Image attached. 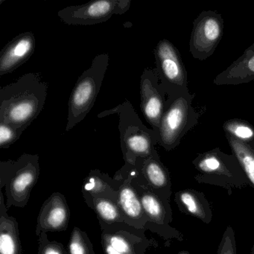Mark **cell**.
Wrapping results in <instances>:
<instances>
[{"label":"cell","instance_id":"cell-20","mask_svg":"<svg viewBox=\"0 0 254 254\" xmlns=\"http://www.w3.org/2000/svg\"><path fill=\"white\" fill-rule=\"evenodd\" d=\"M22 254L18 222L8 215L5 197L0 191V254Z\"/></svg>","mask_w":254,"mask_h":254},{"label":"cell","instance_id":"cell-13","mask_svg":"<svg viewBox=\"0 0 254 254\" xmlns=\"http://www.w3.org/2000/svg\"><path fill=\"white\" fill-rule=\"evenodd\" d=\"M122 133V146L126 164L136 166L138 160H145L154 152V145L158 143V134L148 130L144 125L128 126Z\"/></svg>","mask_w":254,"mask_h":254},{"label":"cell","instance_id":"cell-11","mask_svg":"<svg viewBox=\"0 0 254 254\" xmlns=\"http://www.w3.org/2000/svg\"><path fill=\"white\" fill-rule=\"evenodd\" d=\"M135 166L125 165L116 175L123 178L118 191L117 204L121 210L126 224L138 230L146 231L148 218L144 212L139 195L132 185L136 175Z\"/></svg>","mask_w":254,"mask_h":254},{"label":"cell","instance_id":"cell-2","mask_svg":"<svg viewBox=\"0 0 254 254\" xmlns=\"http://www.w3.org/2000/svg\"><path fill=\"white\" fill-rule=\"evenodd\" d=\"M192 164L197 172L194 180L199 184L222 187L229 194L233 189L249 185L235 156L223 152L219 148L197 154Z\"/></svg>","mask_w":254,"mask_h":254},{"label":"cell","instance_id":"cell-14","mask_svg":"<svg viewBox=\"0 0 254 254\" xmlns=\"http://www.w3.org/2000/svg\"><path fill=\"white\" fill-rule=\"evenodd\" d=\"M70 210L62 193H53L41 206L37 218V237L41 233L65 231L69 226Z\"/></svg>","mask_w":254,"mask_h":254},{"label":"cell","instance_id":"cell-26","mask_svg":"<svg viewBox=\"0 0 254 254\" xmlns=\"http://www.w3.org/2000/svg\"><path fill=\"white\" fill-rule=\"evenodd\" d=\"M26 127L14 128L8 125L0 123V148H8L20 138Z\"/></svg>","mask_w":254,"mask_h":254},{"label":"cell","instance_id":"cell-25","mask_svg":"<svg viewBox=\"0 0 254 254\" xmlns=\"http://www.w3.org/2000/svg\"><path fill=\"white\" fill-rule=\"evenodd\" d=\"M38 254H69L63 244L56 241H50L47 233H41L38 238Z\"/></svg>","mask_w":254,"mask_h":254},{"label":"cell","instance_id":"cell-17","mask_svg":"<svg viewBox=\"0 0 254 254\" xmlns=\"http://www.w3.org/2000/svg\"><path fill=\"white\" fill-rule=\"evenodd\" d=\"M123 181L121 177L111 178L98 169L90 171L81 188L84 201L88 206L95 197L109 199L117 203L119 189Z\"/></svg>","mask_w":254,"mask_h":254},{"label":"cell","instance_id":"cell-1","mask_svg":"<svg viewBox=\"0 0 254 254\" xmlns=\"http://www.w3.org/2000/svg\"><path fill=\"white\" fill-rule=\"evenodd\" d=\"M48 84L35 73L20 77L0 90V123L14 128L27 127L44 108Z\"/></svg>","mask_w":254,"mask_h":254},{"label":"cell","instance_id":"cell-21","mask_svg":"<svg viewBox=\"0 0 254 254\" xmlns=\"http://www.w3.org/2000/svg\"><path fill=\"white\" fill-rule=\"evenodd\" d=\"M232 154L235 156L243 170L249 185L254 189V143H245L224 133Z\"/></svg>","mask_w":254,"mask_h":254},{"label":"cell","instance_id":"cell-23","mask_svg":"<svg viewBox=\"0 0 254 254\" xmlns=\"http://www.w3.org/2000/svg\"><path fill=\"white\" fill-rule=\"evenodd\" d=\"M224 133L230 135L235 139L245 142L254 143V126L241 119H231L223 124Z\"/></svg>","mask_w":254,"mask_h":254},{"label":"cell","instance_id":"cell-9","mask_svg":"<svg viewBox=\"0 0 254 254\" xmlns=\"http://www.w3.org/2000/svg\"><path fill=\"white\" fill-rule=\"evenodd\" d=\"M224 34V20L215 11H202L193 23L190 52L197 60L204 61L213 55Z\"/></svg>","mask_w":254,"mask_h":254},{"label":"cell","instance_id":"cell-28","mask_svg":"<svg viewBox=\"0 0 254 254\" xmlns=\"http://www.w3.org/2000/svg\"><path fill=\"white\" fill-rule=\"evenodd\" d=\"M178 254H190V252L187 251H181V252L178 253Z\"/></svg>","mask_w":254,"mask_h":254},{"label":"cell","instance_id":"cell-19","mask_svg":"<svg viewBox=\"0 0 254 254\" xmlns=\"http://www.w3.org/2000/svg\"><path fill=\"white\" fill-rule=\"evenodd\" d=\"M175 201L183 213L197 218L204 224L212 221V207L203 192L193 189H184L175 193Z\"/></svg>","mask_w":254,"mask_h":254},{"label":"cell","instance_id":"cell-7","mask_svg":"<svg viewBox=\"0 0 254 254\" xmlns=\"http://www.w3.org/2000/svg\"><path fill=\"white\" fill-rule=\"evenodd\" d=\"M99 224L104 254H145L150 248L158 247L157 241L145 236V231L127 224Z\"/></svg>","mask_w":254,"mask_h":254},{"label":"cell","instance_id":"cell-8","mask_svg":"<svg viewBox=\"0 0 254 254\" xmlns=\"http://www.w3.org/2000/svg\"><path fill=\"white\" fill-rule=\"evenodd\" d=\"M154 55L156 69L166 95L189 90L188 73L177 47L168 40H161Z\"/></svg>","mask_w":254,"mask_h":254},{"label":"cell","instance_id":"cell-12","mask_svg":"<svg viewBox=\"0 0 254 254\" xmlns=\"http://www.w3.org/2000/svg\"><path fill=\"white\" fill-rule=\"evenodd\" d=\"M166 96L167 95L160 84L157 69L145 70L141 78V111L157 134L164 112Z\"/></svg>","mask_w":254,"mask_h":254},{"label":"cell","instance_id":"cell-16","mask_svg":"<svg viewBox=\"0 0 254 254\" xmlns=\"http://www.w3.org/2000/svg\"><path fill=\"white\" fill-rule=\"evenodd\" d=\"M35 38L32 32L17 35L0 53V75L10 73L27 62L35 52Z\"/></svg>","mask_w":254,"mask_h":254},{"label":"cell","instance_id":"cell-4","mask_svg":"<svg viewBox=\"0 0 254 254\" xmlns=\"http://www.w3.org/2000/svg\"><path fill=\"white\" fill-rule=\"evenodd\" d=\"M158 132V144L166 151L175 149L198 123L200 114L192 106L194 95L190 90L167 96Z\"/></svg>","mask_w":254,"mask_h":254},{"label":"cell","instance_id":"cell-24","mask_svg":"<svg viewBox=\"0 0 254 254\" xmlns=\"http://www.w3.org/2000/svg\"><path fill=\"white\" fill-rule=\"evenodd\" d=\"M69 254H96L93 244L85 232L75 227L68 244Z\"/></svg>","mask_w":254,"mask_h":254},{"label":"cell","instance_id":"cell-5","mask_svg":"<svg viewBox=\"0 0 254 254\" xmlns=\"http://www.w3.org/2000/svg\"><path fill=\"white\" fill-rule=\"evenodd\" d=\"M108 63V54L96 56L92 62L91 66L84 71L78 78L69 98L66 131L84 120L93 108L102 87Z\"/></svg>","mask_w":254,"mask_h":254},{"label":"cell","instance_id":"cell-29","mask_svg":"<svg viewBox=\"0 0 254 254\" xmlns=\"http://www.w3.org/2000/svg\"><path fill=\"white\" fill-rule=\"evenodd\" d=\"M251 254H254V245H253L252 249H251Z\"/></svg>","mask_w":254,"mask_h":254},{"label":"cell","instance_id":"cell-10","mask_svg":"<svg viewBox=\"0 0 254 254\" xmlns=\"http://www.w3.org/2000/svg\"><path fill=\"white\" fill-rule=\"evenodd\" d=\"M130 0H98L84 5L68 6L58 15L67 25L89 26L109 20L114 14H125L130 8Z\"/></svg>","mask_w":254,"mask_h":254},{"label":"cell","instance_id":"cell-6","mask_svg":"<svg viewBox=\"0 0 254 254\" xmlns=\"http://www.w3.org/2000/svg\"><path fill=\"white\" fill-rule=\"evenodd\" d=\"M136 175L132 180V185L139 195L148 218L147 230L157 233L165 240L177 239L182 242L184 240L182 233L170 225L173 216L169 200H163L151 191L142 181L136 168Z\"/></svg>","mask_w":254,"mask_h":254},{"label":"cell","instance_id":"cell-22","mask_svg":"<svg viewBox=\"0 0 254 254\" xmlns=\"http://www.w3.org/2000/svg\"><path fill=\"white\" fill-rule=\"evenodd\" d=\"M89 207L94 211L99 222L107 224H126L117 202L109 199L95 197Z\"/></svg>","mask_w":254,"mask_h":254},{"label":"cell","instance_id":"cell-27","mask_svg":"<svg viewBox=\"0 0 254 254\" xmlns=\"http://www.w3.org/2000/svg\"><path fill=\"white\" fill-rule=\"evenodd\" d=\"M217 254H237L236 236L234 230L230 226H228L224 232Z\"/></svg>","mask_w":254,"mask_h":254},{"label":"cell","instance_id":"cell-15","mask_svg":"<svg viewBox=\"0 0 254 254\" xmlns=\"http://www.w3.org/2000/svg\"><path fill=\"white\" fill-rule=\"evenodd\" d=\"M135 167L151 191L163 200H170L172 193L170 173L156 150L148 158L138 160Z\"/></svg>","mask_w":254,"mask_h":254},{"label":"cell","instance_id":"cell-18","mask_svg":"<svg viewBox=\"0 0 254 254\" xmlns=\"http://www.w3.org/2000/svg\"><path fill=\"white\" fill-rule=\"evenodd\" d=\"M254 81V44L243 54L218 74L213 83L215 85H239Z\"/></svg>","mask_w":254,"mask_h":254},{"label":"cell","instance_id":"cell-3","mask_svg":"<svg viewBox=\"0 0 254 254\" xmlns=\"http://www.w3.org/2000/svg\"><path fill=\"white\" fill-rule=\"evenodd\" d=\"M40 175L39 157L24 154L17 160L0 163V190L5 188L7 209L24 208Z\"/></svg>","mask_w":254,"mask_h":254}]
</instances>
